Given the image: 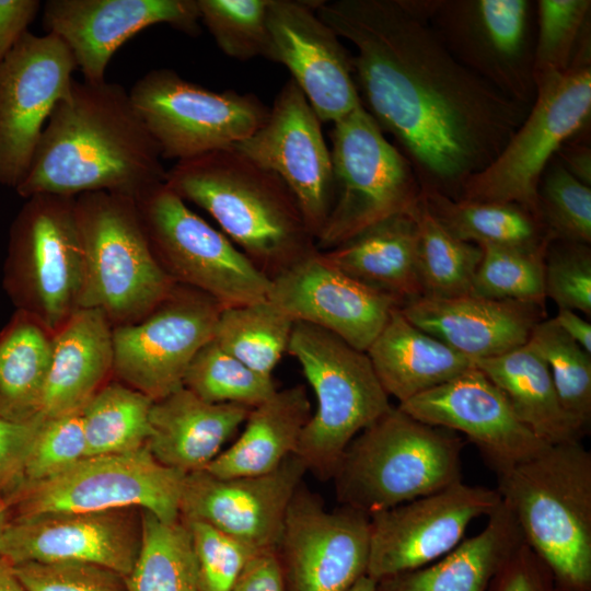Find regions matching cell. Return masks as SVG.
Here are the masks:
<instances>
[{"label":"cell","instance_id":"6da1fadb","mask_svg":"<svg viewBox=\"0 0 591 591\" xmlns=\"http://www.w3.org/2000/svg\"><path fill=\"white\" fill-rule=\"evenodd\" d=\"M318 18L356 48L360 100L392 134L421 187L459 199L488 166L530 105L463 66L432 27L426 0L318 1Z\"/></svg>","mask_w":591,"mask_h":591},{"label":"cell","instance_id":"7a4b0ae2","mask_svg":"<svg viewBox=\"0 0 591 591\" xmlns=\"http://www.w3.org/2000/svg\"><path fill=\"white\" fill-rule=\"evenodd\" d=\"M159 146L120 84L73 80L43 129L16 193L136 197L165 182Z\"/></svg>","mask_w":591,"mask_h":591},{"label":"cell","instance_id":"3957f363","mask_svg":"<svg viewBox=\"0 0 591 591\" xmlns=\"http://www.w3.org/2000/svg\"><path fill=\"white\" fill-rule=\"evenodd\" d=\"M165 184L206 210L270 279L318 251L286 183L232 147L177 161Z\"/></svg>","mask_w":591,"mask_h":591},{"label":"cell","instance_id":"277c9868","mask_svg":"<svg viewBox=\"0 0 591 591\" xmlns=\"http://www.w3.org/2000/svg\"><path fill=\"white\" fill-rule=\"evenodd\" d=\"M502 503L523 542L560 591H591V453L581 441L553 444L497 475Z\"/></svg>","mask_w":591,"mask_h":591},{"label":"cell","instance_id":"5b68a950","mask_svg":"<svg viewBox=\"0 0 591 591\" xmlns=\"http://www.w3.org/2000/svg\"><path fill=\"white\" fill-rule=\"evenodd\" d=\"M463 439L398 407L348 444L333 475L337 500L367 515L462 480Z\"/></svg>","mask_w":591,"mask_h":591},{"label":"cell","instance_id":"8992f818","mask_svg":"<svg viewBox=\"0 0 591 591\" xmlns=\"http://www.w3.org/2000/svg\"><path fill=\"white\" fill-rule=\"evenodd\" d=\"M76 211L84 258L79 309L101 311L113 327L141 320L177 283L154 256L134 197L85 193Z\"/></svg>","mask_w":591,"mask_h":591},{"label":"cell","instance_id":"52a82bcc","mask_svg":"<svg viewBox=\"0 0 591 591\" xmlns=\"http://www.w3.org/2000/svg\"><path fill=\"white\" fill-rule=\"evenodd\" d=\"M287 352L316 397L294 454L308 472L327 480L354 438L391 409L390 396L368 355L323 328L294 322Z\"/></svg>","mask_w":591,"mask_h":591},{"label":"cell","instance_id":"ba28073f","mask_svg":"<svg viewBox=\"0 0 591 591\" xmlns=\"http://www.w3.org/2000/svg\"><path fill=\"white\" fill-rule=\"evenodd\" d=\"M535 99L498 157L463 185L459 199L512 202L537 217V187L560 147L589 127L591 45L588 37L570 67L535 83Z\"/></svg>","mask_w":591,"mask_h":591},{"label":"cell","instance_id":"9c48e42d","mask_svg":"<svg viewBox=\"0 0 591 591\" xmlns=\"http://www.w3.org/2000/svg\"><path fill=\"white\" fill-rule=\"evenodd\" d=\"M83 265L76 197L26 198L11 224L3 275L18 311L54 335L79 309Z\"/></svg>","mask_w":591,"mask_h":591},{"label":"cell","instance_id":"30bf717a","mask_svg":"<svg viewBox=\"0 0 591 591\" xmlns=\"http://www.w3.org/2000/svg\"><path fill=\"white\" fill-rule=\"evenodd\" d=\"M332 142L334 202L315 241L320 252L408 213L421 194L409 160L384 137L362 103L334 123Z\"/></svg>","mask_w":591,"mask_h":591},{"label":"cell","instance_id":"8fae6325","mask_svg":"<svg viewBox=\"0 0 591 591\" xmlns=\"http://www.w3.org/2000/svg\"><path fill=\"white\" fill-rule=\"evenodd\" d=\"M134 199L152 252L175 283L209 296L222 308L267 299L270 278L165 182Z\"/></svg>","mask_w":591,"mask_h":591},{"label":"cell","instance_id":"7c38bea8","mask_svg":"<svg viewBox=\"0 0 591 591\" xmlns=\"http://www.w3.org/2000/svg\"><path fill=\"white\" fill-rule=\"evenodd\" d=\"M185 475L159 463L143 447L86 456L50 478L24 483L7 501L16 515L138 508L173 522L179 519Z\"/></svg>","mask_w":591,"mask_h":591},{"label":"cell","instance_id":"4fadbf2b","mask_svg":"<svg viewBox=\"0 0 591 591\" xmlns=\"http://www.w3.org/2000/svg\"><path fill=\"white\" fill-rule=\"evenodd\" d=\"M129 95L162 159L177 161L243 141L263 126L269 114L253 94L211 91L167 68L142 76Z\"/></svg>","mask_w":591,"mask_h":591},{"label":"cell","instance_id":"5bb4252c","mask_svg":"<svg viewBox=\"0 0 591 591\" xmlns=\"http://www.w3.org/2000/svg\"><path fill=\"white\" fill-rule=\"evenodd\" d=\"M450 53L505 95L532 105L535 3L529 0H426Z\"/></svg>","mask_w":591,"mask_h":591},{"label":"cell","instance_id":"9a60e30c","mask_svg":"<svg viewBox=\"0 0 591 591\" xmlns=\"http://www.w3.org/2000/svg\"><path fill=\"white\" fill-rule=\"evenodd\" d=\"M223 308L182 285L141 320L113 327V373L119 382L160 399L183 386L187 368L212 339Z\"/></svg>","mask_w":591,"mask_h":591},{"label":"cell","instance_id":"2e32d148","mask_svg":"<svg viewBox=\"0 0 591 591\" xmlns=\"http://www.w3.org/2000/svg\"><path fill=\"white\" fill-rule=\"evenodd\" d=\"M369 549V515L341 505L327 510L300 484L275 548L286 591H349L367 575Z\"/></svg>","mask_w":591,"mask_h":591},{"label":"cell","instance_id":"e0dca14e","mask_svg":"<svg viewBox=\"0 0 591 591\" xmlns=\"http://www.w3.org/2000/svg\"><path fill=\"white\" fill-rule=\"evenodd\" d=\"M78 69L55 34H24L0 62V185L16 188L31 164L43 129Z\"/></svg>","mask_w":591,"mask_h":591},{"label":"cell","instance_id":"ac0fdd59","mask_svg":"<svg viewBox=\"0 0 591 591\" xmlns=\"http://www.w3.org/2000/svg\"><path fill=\"white\" fill-rule=\"evenodd\" d=\"M500 502L496 489L461 480L371 514L367 576L378 581L438 560L465 538L473 520Z\"/></svg>","mask_w":591,"mask_h":591},{"label":"cell","instance_id":"d6986e66","mask_svg":"<svg viewBox=\"0 0 591 591\" xmlns=\"http://www.w3.org/2000/svg\"><path fill=\"white\" fill-rule=\"evenodd\" d=\"M232 148L286 183L316 241L334 202L332 158L321 119L291 78L263 126Z\"/></svg>","mask_w":591,"mask_h":591},{"label":"cell","instance_id":"ffe728a7","mask_svg":"<svg viewBox=\"0 0 591 591\" xmlns=\"http://www.w3.org/2000/svg\"><path fill=\"white\" fill-rule=\"evenodd\" d=\"M141 509L43 512L10 519L0 556L23 563H82L128 576L140 552Z\"/></svg>","mask_w":591,"mask_h":591},{"label":"cell","instance_id":"44dd1931","mask_svg":"<svg viewBox=\"0 0 591 591\" xmlns=\"http://www.w3.org/2000/svg\"><path fill=\"white\" fill-rule=\"evenodd\" d=\"M318 1L269 0L265 58L282 63L321 121H337L360 103L352 59L316 14Z\"/></svg>","mask_w":591,"mask_h":591},{"label":"cell","instance_id":"7402d4cb","mask_svg":"<svg viewBox=\"0 0 591 591\" xmlns=\"http://www.w3.org/2000/svg\"><path fill=\"white\" fill-rule=\"evenodd\" d=\"M306 472L291 454L263 475L221 478L206 470L186 474L179 518L206 522L256 552L276 548L287 508Z\"/></svg>","mask_w":591,"mask_h":591},{"label":"cell","instance_id":"603a6c76","mask_svg":"<svg viewBox=\"0 0 591 591\" xmlns=\"http://www.w3.org/2000/svg\"><path fill=\"white\" fill-rule=\"evenodd\" d=\"M397 407L463 433L497 475L549 447L518 419L502 392L475 366Z\"/></svg>","mask_w":591,"mask_h":591},{"label":"cell","instance_id":"cb8c5ba5","mask_svg":"<svg viewBox=\"0 0 591 591\" xmlns=\"http://www.w3.org/2000/svg\"><path fill=\"white\" fill-rule=\"evenodd\" d=\"M267 299L304 322L367 351L399 303L328 264L320 251L270 279Z\"/></svg>","mask_w":591,"mask_h":591},{"label":"cell","instance_id":"d4e9b609","mask_svg":"<svg viewBox=\"0 0 591 591\" xmlns=\"http://www.w3.org/2000/svg\"><path fill=\"white\" fill-rule=\"evenodd\" d=\"M200 13L197 0H48L43 26L70 49L84 81L105 80L114 53L143 28L166 23L197 35Z\"/></svg>","mask_w":591,"mask_h":591},{"label":"cell","instance_id":"484cf974","mask_svg":"<svg viewBox=\"0 0 591 591\" xmlns=\"http://www.w3.org/2000/svg\"><path fill=\"white\" fill-rule=\"evenodd\" d=\"M399 310L412 324L472 360L497 357L525 345L535 325L544 320L542 305L471 293L422 296Z\"/></svg>","mask_w":591,"mask_h":591},{"label":"cell","instance_id":"4316f807","mask_svg":"<svg viewBox=\"0 0 591 591\" xmlns=\"http://www.w3.org/2000/svg\"><path fill=\"white\" fill-rule=\"evenodd\" d=\"M251 407L209 403L182 386L153 402L146 448L161 464L189 474L205 470L245 422Z\"/></svg>","mask_w":591,"mask_h":591},{"label":"cell","instance_id":"83f0119b","mask_svg":"<svg viewBox=\"0 0 591 591\" xmlns=\"http://www.w3.org/2000/svg\"><path fill=\"white\" fill-rule=\"evenodd\" d=\"M113 372V326L95 309H78L53 335L37 417L80 412Z\"/></svg>","mask_w":591,"mask_h":591},{"label":"cell","instance_id":"f1b7e54d","mask_svg":"<svg viewBox=\"0 0 591 591\" xmlns=\"http://www.w3.org/2000/svg\"><path fill=\"white\" fill-rule=\"evenodd\" d=\"M375 375L398 404L474 367L471 358L412 324L395 308L367 349Z\"/></svg>","mask_w":591,"mask_h":591},{"label":"cell","instance_id":"f546056e","mask_svg":"<svg viewBox=\"0 0 591 591\" xmlns=\"http://www.w3.org/2000/svg\"><path fill=\"white\" fill-rule=\"evenodd\" d=\"M321 255L352 279L395 299L399 306L422 297L417 228L409 212L380 221Z\"/></svg>","mask_w":591,"mask_h":591},{"label":"cell","instance_id":"4dcf8cb0","mask_svg":"<svg viewBox=\"0 0 591 591\" xmlns=\"http://www.w3.org/2000/svg\"><path fill=\"white\" fill-rule=\"evenodd\" d=\"M522 543L520 529L501 501L476 535L427 566L375 581V591H488L495 575Z\"/></svg>","mask_w":591,"mask_h":591},{"label":"cell","instance_id":"1f68e13d","mask_svg":"<svg viewBox=\"0 0 591 591\" xmlns=\"http://www.w3.org/2000/svg\"><path fill=\"white\" fill-rule=\"evenodd\" d=\"M311 415L303 385L277 390L251 409L242 434L205 470L221 478L256 476L276 470L294 454Z\"/></svg>","mask_w":591,"mask_h":591},{"label":"cell","instance_id":"d6a6232c","mask_svg":"<svg viewBox=\"0 0 591 591\" xmlns=\"http://www.w3.org/2000/svg\"><path fill=\"white\" fill-rule=\"evenodd\" d=\"M473 362L502 392L518 419L542 441L549 445L581 441L583 434L565 412L547 364L528 343Z\"/></svg>","mask_w":591,"mask_h":591},{"label":"cell","instance_id":"836d02e7","mask_svg":"<svg viewBox=\"0 0 591 591\" xmlns=\"http://www.w3.org/2000/svg\"><path fill=\"white\" fill-rule=\"evenodd\" d=\"M421 199L433 217L464 242L526 248L551 242L540 219L517 204L453 199L425 187Z\"/></svg>","mask_w":591,"mask_h":591},{"label":"cell","instance_id":"e575fe53","mask_svg":"<svg viewBox=\"0 0 591 591\" xmlns=\"http://www.w3.org/2000/svg\"><path fill=\"white\" fill-rule=\"evenodd\" d=\"M53 350V334L16 311L0 332V416L37 417Z\"/></svg>","mask_w":591,"mask_h":591},{"label":"cell","instance_id":"d590c367","mask_svg":"<svg viewBox=\"0 0 591 591\" xmlns=\"http://www.w3.org/2000/svg\"><path fill=\"white\" fill-rule=\"evenodd\" d=\"M294 321L268 299L223 308L212 340L257 373L271 376L287 352Z\"/></svg>","mask_w":591,"mask_h":591},{"label":"cell","instance_id":"8d00e7d4","mask_svg":"<svg viewBox=\"0 0 591 591\" xmlns=\"http://www.w3.org/2000/svg\"><path fill=\"white\" fill-rule=\"evenodd\" d=\"M142 540L126 576L128 591H200L189 532L182 520L166 522L141 509Z\"/></svg>","mask_w":591,"mask_h":591},{"label":"cell","instance_id":"74e56055","mask_svg":"<svg viewBox=\"0 0 591 591\" xmlns=\"http://www.w3.org/2000/svg\"><path fill=\"white\" fill-rule=\"evenodd\" d=\"M153 399L121 383L103 385L80 410L86 456L136 451L150 436Z\"/></svg>","mask_w":591,"mask_h":591},{"label":"cell","instance_id":"f35d334b","mask_svg":"<svg viewBox=\"0 0 591 591\" xmlns=\"http://www.w3.org/2000/svg\"><path fill=\"white\" fill-rule=\"evenodd\" d=\"M417 228V264L422 296L450 298L471 291L482 248L452 235L420 198L409 211Z\"/></svg>","mask_w":591,"mask_h":591},{"label":"cell","instance_id":"ab89813d","mask_svg":"<svg viewBox=\"0 0 591 591\" xmlns=\"http://www.w3.org/2000/svg\"><path fill=\"white\" fill-rule=\"evenodd\" d=\"M528 344L547 364L565 412L586 436L591 425V354L566 335L553 318L538 322Z\"/></svg>","mask_w":591,"mask_h":591},{"label":"cell","instance_id":"60d3db41","mask_svg":"<svg viewBox=\"0 0 591 591\" xmlns=\"http://www.w3.org/2000/svg\"><path fill=\"white\" fill-rule=\"evenodd\" d=\"M549 244V243H548ZM482 259L470 293L476 297L544 305L546 246L478 245Z\"/></svg>","mask_w":591,"mask_h":591},{"label":"cell","instance_id":"b9f144b4","mask_svg":"<svg viewBox=\"0 0 591 591\" xmlns=\"http://www.w3.org/2000/svg\"><path fill=\"white\" fill-rule=\"evenodd\" d=\"M183 386L209 403H234L251 408L277 391L271 376L252 370L212 339L190 361Z\"/></svg>","mask_w":591,"mask_h":591},{"label":"cell","instance_id":"7bdbcfd3","mask_svg":"<svg viewBox=\"0 0 591 591\" xmlns=\"http://www.w3.org/2000/svg\"><path fill=\"white\" fill-rule=\"evenodd\" d=\"M590 0H538L533 55L534 82L566 71L590 37Z\"/></svg>","mask_w":591,"mask_h":591},{"label":"cell","instance_id":"ee69618b","mask_svg":"<svg viewBox=\"0 0 591 591\" xmlns=\"http://www.w3.org/2000/svg\"><path fill=\"white\" fill-rule=\"evenodd\" d=\"M537 218L551 241L591 243V187L554 158L537 187Z\"/></svg>","mask_w":591,"mask_h":591},{"label":"cell","instance_id":"f6af8a7d","mask_svg":"<svg viewBox=\"0 0 591 591\" xmlns=\"http://www.w3.org/2000/svg\"><path fill=\"white\" fill-rule=\"evenodd\" d=\"M200 21L229 57H265L269 0H197Z\"/></svg>","mask_w":591,"mask_h":591},{"label":"cell","instance_id":"bcb514c9","mask_svg":"<svg viewBox=\"0 0 591 591\" xmlns=\"http://www.w3.org/2000/svg\"><path fill=\"white\" fill-rule=\"evenodd\" d=\"M179 520L189 532L200 591H231L246 564L258 552L206 522Z\"/></svg>","mask_w":591,"mask_h":591},{"label":"cell","instance_id":"7dc6e473","mask_svg":"<svg viewBox=\"0 0 591 591\" xmlns=\"http://www.w3.org/2000/svg\"><path fill=\"white\" fill-rule=\"evenodd\" d=\"M545 296L558 309L591 314V248L589 244L554 240L544 258Z\"/></svg>","mask_w":591,"mask_h":591},{"label":"cell","instance_id":"c3c4849f","mask_svg":"<svg viewBox=\"0 0 591 591\" xmlns=\"http://www.w3.org/2000/svg\"><path fill=\"white\" fill-rule=\"evenodd\" d=\"M86 457L81 413L42 419L31 447L25 483L50 478Z\"/></svg>","mask_w":591,"mask_h":591},{"label":"cell","instance_id":"681fc988","mask_svg":"<svg viewBox=\"0 0 591 591\" xmlns=\"http://www.w3.org/2000/svg\"><path fill=\"white\" fill-rule=\"evenodd\" d=\"M26 591H128L126 577L82 563H23L13 566Z\"/></svg>","mask_w":591,"mask_h":591},{"label":"cell","instance_id":"f907efd6","mask_svg":"<svg viewBox=\"0 0 591 591\" xmlns=\"http://www.w3.org/2000/svg\"><path fill=\"white\" fill-rule=\"evenodd\" d=\"M42 418L14 420L0 416V498L5 500L25 483L27 456Z\"/></svg>","mask_w":591,"mask_h":591},{"label":"cell","instance_id":"816d5d0a","mask_svg":"<svg viewBox=\"0 0 591 591\" xmlns=\"http://www.w3.org/2000/svg\"><path fill=\"white\" fill-rule=\"evenodd\" d=\"M488 591H559L547 566L523 542L493 578Z\"/></svg>","mask_w":591,"mask_h":591},{"label":"cell","instance_id":"f5cc1de1","mask_svg":"<svg viewBox=\"0 0 591 591\" xmlns=\"http://www.w3.org/2000/svg\"><path fill=\"white\" fill-rule=\"evenodd\" d=\"M40 5L38 0H0V62L28 32Z\"/></svg>","mask_w":591,"mask_h":591},{"label":"cell","instance_id":"db71d44e","mask_svg":"<svg viewBox=\"0 0 591 591\" xmlns=\"http://www.w3.org/2000/svg\"><path fill=\"white\" fill-rule=\"evenodd\" d=\"M231 591H286L275 548L256 553L244 567Z\"/></svg>","mask_w":591,"mask_h":591},{"label":"cell","instance_id":"11a10c76","mask_svg":"<svg viewBox=\"0 0 591 591\" xmlns=\"http://www.w3.org/2000/svg\"><path fill=\"white\" fill-rule=\"evenodd\" d=\"M587 129L589 127L565 142L555 158L575 178L591 187V148Z\"/></svg>","mask_w":591,"mask_h":591},{"label":"cell","instance_id":"9f6ffc18","mask_svg":"<svg viewBox=\"0 0 591 591\" xmlns=\"http://www.w3.org/2000/svg\"><path fill=\"white\" fill-rule=\"evenodd\" d=\"M555 324L587 352L591 354V324L575 311L558 309Z\"/></svg>","mask_w":591,"mask_h":591},{"label":"cell","instance_id":"6f0895ef","mask_svg":"<svg viewBox=\"0 0 591 591\" xmlns=\"http://www.w3.org/2000/svg\"><path fill=\"white\" fill-rule=\"evenodd\" d=\"M0 591H26L16 577L13 566L0 556Z\"/></svg>","mask_w":591,"mask_h":591},{"label":"cell","instance_id":"680465c9","mask_svg":"<svg viewBox=\"0 0 591 591\" xmlns=\"http://www.w3.org/2000/svg\"><path fill=\"white\" fill-rule=\"evenodd\" d=\"M349 591H375V581L366 575Z\"/></svg>","mask_w":591,"mask_h":591},{"label":"cell","instance_id":"91938a15","mask_svg":"<svg viewBox=\"0 0 591 591\" xmlns=\"http://www.w3.org/2000/svg\"><path fill=\"white\" fill-rule=\"evenodd\" d=\"M9 503L4 498H0V538L10 520L9 518Z\"/></svg>","mask_w":591,"mask_h":591},{"label":"cell","instance_id":"94428289","mask_svg":"<svg viewBox=\"0 0 591 591\" xmlns=\"http://www.w3.org/2000/svg\"><path fill=\"white\" fill-rule=\"evenodd\" d=\"M560 591V590H559Z\"/></svg>","mask_w":591,"mask_h":591}]
</instances>
